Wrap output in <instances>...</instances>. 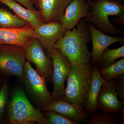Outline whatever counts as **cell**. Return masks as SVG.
Returning <instances> with one entry per match:
<instances>
[{"instance_id":"603a6c76","label":"cell","mask_w":124,"mask_h":124,"mask_svg":"<svg viewBox=\"0 0 124 124\" xmlns=\"http://www.w3.org/2000/svg\"><path fill=\"white\" fill-rule=\"evenodd\" d=\"M46 124H78L53 110L42 111Z\"/></svg>"},{"instance_id":"44dd1931","label":"cell","mask_w":124,"mask_h":124,"mask_svg":"<svg viewBox=\"0 0 124 124\" xmlns=\"http://www.w3.org/2000/svg\"><path fill=\"white\" fill-rule=\"evenodd\" d=\"M10 97L9 81L4 79L3 85L0 90V124H6L7 107Z\"/></svg>"},{"instance_id":"8fae6325","label":"cell","mask_w":124,"mask_h":124,"mask_svg":"<svg viewBox=\"0 0 124 124\" xmlns=\"http://www.w3.org/2000/svg\"><path fill=\"white\" fill-rule=\"evenodd\" d=\"M87 25L90 32L93 46L91 59L93 65L97 66L100 55L104 50L114 43H123L124 37L107 35L96 28L90 23H87Z\"/></svg>"},{"instance_id":"7402d4cb","label":"cell","mask_w":124,"mask_h":124,"mask_svg":"<svg viewBox=\"0 0 124 124\" xmlns=\"http://www.w3.org/2000/svg\"><path fill=\"white\" fill-rule=\"evenodd\" d=\"M119 120L117 116L112 113L103 112L88 116L87 122L89 124H116Z\"/></svg>"},{"instance_id":"ba28073f","label":"cell","mask_w":124,"mask_h":124,"mask_svg":"<svg viewBox=\"0 0 124 124\" xmlns=\"http://www.w3.org/2000/svg\"><path fill=\"white\" fill-rule=\"evenodd\" d=\"M25 50L26 60L35 64L36 70L46 82L53 83V61L46 55L39 41L34 38Z\"/></svg>"},{"instance_id":"6da1fadb","label":"cell","mask_w":124,"mask_h":124,"mask_svg":"<svg viewBox=\"0 0 124 124\" xmlns=\"http://www.w3.org/2000/svg\"><path fill=\"white\" fill-rule=\"evenodd\" d=\"M76 26V28L68 30L54 48L68 58L72 64H89L91 53L87 45L91 41V36L85 18L80 20Z\"/></svg>"},{"instance_id":"e0dca14e","label":"cell","mask_w":124,"mask_h":124,"mask_svg":"<svg viewBox=\"0 0 124 124\" xmlns=\"http://www.w3.org/2000/svg\"><path fill=\"white\" fill-rule=\"evenodd\" d=\"M99 68L95 65H92L91 86L87 94L84 109L87 113L91 115L97 113V100L99 93L102 85L106 83L100 76Z\"/></svg>"},{"instance_id":"9c48e42d","label":"cell","mask_w":124,"mask_h":124,"mask_svg":"<svg viewBox=\"0 0 124 124\" xmlns=\"http://www.w3.org/2000/svg\"><path fill=\"white\" fill-rule=\"evenodd\" d=\"M115 86V79L102 85L97 100L98 110L106 113H120L124 103L119 100Z\"/></svg>"},{"instance_id":"2e32d148","label":"cell","mask_w":124,"mask_h":124,"mask_svg":"<svg viewBox=\"0 0 124 124\" xmlns=\"http://www.w3.org/2000/svg\"><path fill=\"white\" fill-rule=\"evenodd\" d=\"M0 3L8 6L16 15L29 23L33 29L45 23L42 14L39 10L24 8L14 0H0Z\"/></svg>"},{"instance_id":"d6986e66","label":"cell","mask_w":124,"mask_h":124,"mask_svg":"<svg viewBox=\"0 0 124 124\" xmlns=\"http://www.w3.org/2000/svg\"><path fill=\"white\" fill-rule=\"evenodd\" d=\"M99 71L101 77L106 82L124 75V58L108 66L99 68Z\"/></svg>"},{"instance_id":"7c38bea8","label":"cell","mask_w":124,"mask_h":124,"mask_svg":"<svg viewBox=\"0 0 124 124\" xmlns=\"http://www.w3.org/2000/svg\"><path fill=\"white\" fill-rule=\"evenodd\" d=\"M91 10L89 4L85 0H72L66 8L60 22L65 29L71 30L81 19L88 17Z\"/></svg>"},{"instance_id":"5bb4252c","label":"cell","mask_w":124,"mask_h":124,"mask_svg":"<svg viewBox=\"0 0 124 124\" xmlns=\"http://www.w3.org/2000/svg\"><path fill=\"white\" fill-rule=\"evenodd\" d=\"M47 109L53 110L78 124L85 123L88 120V113L83 108L65 101L63 99L53 101L46 110Z\"/></svg>"},{"instance_id":"30bf717a","label":"cell","mask_w":124,"mask_h":124,"mask_svg":"<svg viewBox=\"0 0 124 124\" xmlns=\"http://www.w3.org/2000/svg\"><path fill=\"white\" fill-rule=\"evenodd\" d=\"M67 30L59 22L45 23L33 29V37L39 41L43 49L48 50L54 48Z\"/></svg>"},{"instance_id":"5b68a950","label":"cell","mask_w":124,"mask_h":124,"mask_svg":"<svg viewBox=\"0 0 124 124\" xmlns=\"http://www.w3.org/2000/svg\"><path fill=\"white\" fill-rule=\"evenodd\" d=\"M24 92L31 103L37 109L43 111L52 103L53 99L45 79L26 60L22 80Z\"/></svg>"},{"instance_id":"f1b7e54d","label":"cell","mask_w":124,"mask_h":124,"mask_svg":"<svg viewBox=\"0 0 124 124\" xmlns=\"http://www.w3.org/2000/svg\"><path fill=\"white\" fill-rule=\"evenodd\" d=\"M119 1L120 2H121V3H123V2H124V0H117Z\"/></svg>"},{"instance_id":"9a60e30c","label":"cell","mask_w":124,"mask_h":124,"mask_svg":"<svg viewBox=\"0 0 124 124\" xmlns=\"http://www.w3.org/2000/svg\"><path fill=\"white\" fill-rule=\"evenodd\" d=\"M72 0H40L38 9L45 23L59 22L68 5Z\"/></svg>"},{"instance_id":"83f0119b","label":"cell","mask_w":124,"mask_h":124,"mask_svg":"<svg viewBox=\"0 0 124 124\" xmlns=\"http://www.w3.org/2000/svg\"><path fill=\"white\" fill-rule=\"evenodd\" d=\"M4 79L3 78H2L1 77V74L0 72V90L2 88V85H3V83H4Z\"/></svg>"},{"instance_id":"ac0fdd59","label":"cell","mask_w":124,"mask_h":124,"mask_svg":"<svg viewBox=\"0 0 124 124\" xmlns=\"http://www.w3.org/2000/svg\"><path fill=\"white\" fill-rule=\"evenodd\" d=\"M30 25L5 8H0V28H21Z\"/></svg>"},{"instance_id":"52a82bcc","label":"cell","mask_w":124,"mask_h":124,"mask_svg":"<svg viewBox=\"0 0 124 124\" xmlns=\"http://www.w3.org/2000/svg\"><path fill=\"white\" fill-rule=\"evenodd\" d=\"M46 51L53 64V90L51 93L53 101L63 99L65 91L64 82L70 70L71 62L56 49L54 48Z\"/></svg>"},{"instance_id":"d4e9b609","label":"cell","mask_w":124,"mask_h":124,"mask_svg":"<svg viewBox=\"0 0 124 124\" xmlns=\"http://www.w3.org/2000/svg\"><path fill=\"white\" fill-rule=\"evenodd\" d=\"M18 2L27 8L31 10L35 9L33 7V2L32 0H14Z\"/></svg>"},{"instance_id":"484cf974","label":"cell","mask_w":124,"mask_h":124,"mask_svg":"<svg viewBox=\"0 0 124 124\" xmlns=\"http://www.w3.org/2000/svg\"><path fill=\"white\" fill-rule=\"evenodd\" d=\"M112 21L115 24L119 25H124V14L121 15L117 16L116 17L112 18Z\"/></svg>"},{"instance_id":"4316f807","label":"cell","mask_w":124,"mask_h":124,"mask_svg":"<svg viewBox=\"0 0 124 124\" xmlns=\"http://www.w3.org/2000/svg\"><path fill=\"white\" fill-rule=\"evenodd\" d=\"M33 2V5L37 9H39V5L40 0H32Z\"/></svg>"},{"instance_id":"cb8c5ba5","label":"cell","mask_w":124,"mask_h":124,"mask_svg":"<svg viewBox=\"0 0 124 124\" xmlns=\"http://www.w3.org/2000/svg\"><path fill=\"white\" fill-rule=\"evenodd\" d=\"M115 90L119 97L124 99V75L115 78Z\"/></svg>"},{"instance_id":"8992f818","label":"cell","mask_w":124,"mask_h":124,"mask_svg":"<svg viewBox=\"0 0 124 124\" xmlns=\"http://www.w3.org/2000/svg\"><path fill=\"white\" fill-rule=\"evenodd\" d=\"M26 59L24 47L14 45H0V72L22 80Z\"/></svg>"},{"instance_id":"277c9868","label":"cell","mask_w":124,"mask_h":124,"mask_svg":"<svg viewBox=\"0 0 124 124\" xmlns=\"http://www.w3.org/2000/svg\"><path fill=\"white\" fill-rule=\"evenodd\" d=\"M92 79V66L90 63L72 64L66 79L67 86L63 99L84 108Z\"/></svg>"},{"instance_id":"ffe728a7","label":"cell","mask_w":124,"mask_h":124,"mask_svg":"<svg viewBox=\"0 0 124 124\" xmlns=\"http://www.w3.org/2000/svg\"><path fill=\"white\" fill-rule=\"evenodd\" d=\"M124 57V45L114 49L107 48L100 55L97 66L99 68L105 67L115 63L118 58Z\"/></svg>"},{"instance_id":"7a4b0ae2","label":"cell","mask_w":124,"mask_h":124,"mask_svg":"<svg viewBox=\"0 0 124 124\" xmlns=\"http://www.w3.org/2000/svg\"><path fill=\"white\" fill-rule=\"evenodd\" d=\"M10 94L6 124H46L41 111L33 106L22 86L15 87Z\"/></svg>"},{"instance_id":"3957f363","label":"cell","mask_w":124,"mask_h":124,"mask_svg":"<svg viewBox=\"0 0 124 124\" xmlns=\"http://www.w3.org/2000/svg\"><path fill=\"white\" fill-rule=\"evenodd\" d=\"M91 7L86 22L93 24L99 31L110 35L120 36L122 30L112 24L109 16H119L124 14V6L117 0H87Z\"/></svg>"},{"instance_id":"4fadbf2b","label":"cell","mask_w":124,"mask_h":124,"mask_svg":"<svg viewBox=\"0 0 124 124\" xmlns=\"http://www.w3.org/2000/svg\"><path fill=\"white\" fill-rule=\"evenodd\" d=\"M30 25L21 28H0V45H14L26 49L34 39Z\"/></svg>"}]
</instances>
